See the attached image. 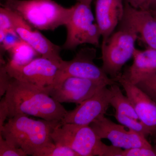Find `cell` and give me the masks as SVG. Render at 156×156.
<instances>
[{"label": "cell", "mask_w": 156, "mask_h": 156, "mask_svg": "<svg viewBox=\"0 0 156 156\" xmlns=\"http://www.w3.org/2000/svg\"><path fill=\"white\" fill-rule=\"evenodd\" d=\"M148 10H156V0H149Z\"/></svg>", "instance_id": "obj_29"}, {"label": "cell", "mask_w": 156, "mask_h": 156, "mask_svg": "<svg viewBox=\"0 0 156 156\" xmlns=\"http://www.w3.org/2000/svg\"><path fill=\"white\" fill-rule=\"evenodd\" d=\"M53 142L79 156H122V150L105 144L90 126L59 123L51 134Z\"/></svg>", "instance_id": "obj_3"}, {"label": "cell", "mask_w": 156, "mask_h": 156, "mask_svg": "<svg viewBox=\"0 0 156 156\" xmlns=\"http://www.w3.org/2000/svg\"><path fill=\"white\" fill-rule=\"evenodd\" d=\"M122 156H156V152L154 148H131L123 150Z\"/></svg>", "instance_id": "obj_24"}, {"label": "cell", "mask_w": 156, "mask_h": 156, "mask_svg": "<svg viewBox=\"0 0 156 156\" xmlns=\"http://www.w3.org/2000/svg\"><path fill=\"white\" fill-rule=\"evenodd\" d=\"M114 116L120 124L127 127L128 129H131L144 135L145 137L153 134L150 129L139 120L120 114L116 112H115Z\"/></svg>", "instance_id": "obj_19"}, {"label": "cell", "mask_w": 156, "mask_h": 156, "mask_svg": "<svg viewBox=\"0 0 156 156\" xmlns=\"http://www.w3.org/2000/svg\"><path fill=\"white\" fill-rule=\"evenodd\" d=\"M156 20V10H149Z\"/></svg>", "instance_id": "obj_31"}, {"label": "cell", "mask_w": 156, "mask_h": 156, "mask_svg": "<svg viewBox=\"0 0 156 156\" xmlns=\"http://www.w3.org/2000/svg\"><path fill=\"white\" fill-rule=\"evenodd\" d=\"M5 8L11 18L14 30L21 40L31 46L42 57L59 62H62L60 47L50 41L37 29H34L17 13Z\"/></svg>", "instance_id": "obj_11"}, {"label": "cell", "mask_w": 156, "mask_h": 156, "mask_svg": "<svg viewBox=\"0 0 156 156\" xmlns=\"http://www.w3.org/2000/svg\"><path fill=\"white\" fill-rule=\"evenodd\" d=\"M101 139H107L116 147L125 149L137 147L153 148L144 135L119 125L105 118L97 119L90 125Z\"/></svg>", "instance_id": "obj_10"}, {"label": "cell", "mask_w": 156, "mask_h": 156, "mask_svg": "<svg viewBox=\"0 0 156 156\" xmlns=\"http://www.w3.org/2000/svg\"><path fill=\"white\" fill-rule=\"evenodd\" d=\"M9 116L8 107L3 98L0 102V129L5 125V122L7 118H9Z\"/></svg>", "instance_id": "obj_28"}, {"label": "cell", "mask_w": 156, "mask_h": 156, "mask_svg": "<svg viewBox=\"0 0 156 156\" xmlns=\"http://www.w3.org/2000/svg\"><path fill=\"white\" fill-rule=\"evenodd\" d=\"M34 156H79L67 147L56 144L53 141L39 150Z\"/></svg>", "instance_id": "obj_20"}, {"label": "cell", "mask_w": 156, "mask_h": 156, "mask_svg": "<svg viewBox=\"0 0 156 156\" xmlns=\"http://www.w3.org/2000/svg\"><path fill=\"white\" fill-rule=\"evenodd\" d=\"M125 5L122 0H96L95 17L102 42L107 41L115 28L122 21Z\"/></svg>", "instance_id": "obj_15"}, {"label": "cell", "mask_w": 156, "mask_h": 156, "mask_svg": "<svg viewBox=\"0 0 156 156\" xmlns=\"http://www.w3.org/2000/svg\"><path fill=\"white\" fill-rule=\"evenodd\" d=\"M8 52L11 56L10 61L19 65L27 64L40 55L31 46L21 39Z\"/></svg>", "instance_id": "obj_18"}, {"label": "cell", "mask_w": 156, "mask_h": 156, "mask_svg": "<svg viewBox=\"0 0 156 156\" xmlns=\"http://www.w3.org/2000/svg\"><path fill=\"white\" fill-rule=\"evenodd\" d=\"M138 37L134 30L120 27L107 41L102 42L101 68L111 78L115 80L120 74L123 66L133 56L135 42Z\"/></svg>", "instance_id": "obj_5"}, {"label": "cell", "mask_w": 156, "mask_h": 156, "mask_svg": "<svg viewBox=\"0 0 156 156\" xmlns=\"http://www.w3.org/2000/svg\"><path fill=\"white\" fill-rule=\"evenodd\" d=\"M71 15L65 26L67 37L62 48L73 50L79 45L88 44L98 47L101 35L90 6L78 2L72 6Z\"/></svg>", "instance_id": "obj_6"}, {"label": "cell", "mask_w": 156, "mask_h": 156, "mask_svg": "<svg viewBox=\"0 0 156 156\" xmlns=\"http://www.w3.org/2000/svg\"><path fill=\"white\" fill-rule=\"evenodd\" d=\"M133 64L124 75L132 83L136 84L148 75L156 71V50L147 48L140 50L135 48Z\"/></svg>", "instance_id": "obj_16"}, {"label": "cell", "mask_w": 156, "mask_h": 156, "mask_svg": "<svg viewBox=\"0 0 156 156\" xmlns=\"http://www.w3.org/2000/svg\"><path fill=\"white\" fill-rule=\"evenodd\" d=\"M111 92L110 105L115 110V112L120 114L139 120L138 116L131 101L122 92L117 83L111 85L109 88Z\"/></svg>", "instance_id": "obj_17"}, {"label": "cell", "mask_w": 156, "mask_h": 156, "mask_svg": "<svg viewBox=\"0 0 156 156\" xmlns=\"http://www.w3.org/2000/svg\"><path fill=\"white\" fill-rule=\"evenodd\" d=\"M131 7L137 9L148 10L149 0H125Z\"/></svg>", "instance_id": "obj_27"}, {"label": "cell", "mask_w": 156, "mask_h": 156, "mask_svg": "<svg viewBox=\"0 0 156 156\" xmlns=\"http://www.w3.org/2000/svg\"><path fill=\"white\" fill-rule=\"evenodd\" d=\"M2 7L19 14L34 28L52 30L65 25L69 20L72 7L66 8L53 0H2Z\"/></svg>", "instance_id": "obj_4"}, {"label": "cell", "mask_w": 156, "mask_h": 156, "mask_svg": "<svg viewBox=\"0 0 156 156\" xmlns=\"http://www.w3.org/2000/svg\"><path fill=\"white\" fill-rule=\"evenodd\" d=\"M107 86L109 85L103 81L69 76L53 86L48 94L59 103L78 105Z\"/></svg>", "instance_id": "obj_9"}, {"label": "cell", "mask_w": 156, "mask_h": 156, "mask_svg": "<svg viewBox=\"0 0 156 156\" xmlns=\"http://www.w3.org/2000/svg\"><path fill=\"white\" fill-rule=\"evenodd\" d=\"M61 63L41 56L24 65L9 61L5 67L11 77L38 87L48 94L54 85Z\"/></svg>", "instance_id": "obj_7"}, {"label": "cell", "mask_w": 156, "mask_h": 156, "mask_svg": "<svg viewBox=\"0 0 156 156\" xmlns=\"http://www.w3.org/2000/svg\"><path fill=\"white\" fill-rule=\"evenodd\" d=\"M115 80L125 89L140 121L152 133L156 131V103L124 75H119Z\"/></svg>", "instance_id": "obj_14"}, {"label": "cell", "mask_w": 156, "mask_h": 156, "mask_svg": "<svg viewBox=\"0 0 156 156\" xmlns=\"http://www.w3.org/2000/svg\"><path fill=\"white\" fill-rule=\"evenodd\" d=\"M120 25L134 30L148 48L156 50V20L149 10L134 9L125 2Z\"/></svg>", "instance_id": "obj_13"}, {"label": "cell", "mask_w": 156, "mask_h": 156, "mask_svg": "<svg viewBox=\"0 0 156 156\" xmlns=\"http://www.w3.org/2000/svg\"><path fill=\"white\" fill-rule=\"evenodd\" d=\"M3 98L9 110V118L23 114L47 121H61L67 112L45 90L12 77Z\"/></svg>", "instance_id": "obj_1"}, {"label": "cell", "mask_w": 156, "mask_h": 156, "mask_svg": "<svg viewBox=\"0 0 156 156\" xmlns=\"http://www.w3.org/2000/svg\"><path fill=\"white\" fill-rule=\"evenodd\" d=\"M27 155L22 149L4 138L0 134V156H25Z\"/></svg>", "instance_id": "obj_22"}, {"label": "cell", "mask_w": 156, "mask_h": 156, "mask_svg": "<svg viewBox=\"0 0 156 156\" xmlns=\"http://www.w3.org/2000/svg\"><path fill=\"white\" fill-rule=\"evenodd\" d=\"M5 63L1 64L0 68V96L5 94L11 83V77L9 75L5 67Z\"/></svg>", "instance_id": "obj_26"}, {"label": "cell", "mask_w": 156, "mask_h": 156, "mask_svg": "<svg viewBox=\"0 0 156 156\" xmlns=\"http://www.w3.org/2000/svg\"><path fill=\"white\" fill-rule=\"evenodd\" d=\"M14 31L12 22L5 7L0 9V41L3 40L6 33Z\"/></svg>", "instance_id": "obj_23"}, {"label": "cell", "mask_w": 156, "mask_h": 156, "mask_svg": "<svg viewBox=\"0 0 156 156\" xmlns=\"http://www.w3.org/2000/svg\"><path fill=\"white\" fill-rule=\"evenodd\" d=\"M93 0H77L79 2L83 3V4H86L88 5H91V3Z\"/></svg>", "instance_id": "obj_30"}, {"label": "cell", "mask_w": 156, "mask_h": 156, "mask_svg": "<svg viewBox=\"0 0 156 156\" xmlns=\"http://www.w3.org/2000/svg\"><path fill=\"white\" fill-rule=\"evenodd\" d=\"M154 150H155V151H156V147H155L154 148Z\"/></svg>", "instance_id": "obj_32"}, {"label": "cell", "mask_w": 156, "mask_h": 156, "mask_svg": "<svg viewBox=\"0 0 156 156\" xmlns=\"http://www.w3.org/2000/svg\"><path fill=\"white\" fill-rule=\"evenodd\" d=\"M21 39L14 31L8 32L1 41V47L5 51H8Z\"/></svg>", "instance_id": "obj_25"}, {"label": "cell", "mask_w": 156, "mask_h": 156, "mask_svg": "<svg viewBox=\"0 0 156 156\" xmlns=\"http://www.w3.org/2000/svg\"><path fill=\"white\" fill-rule=\"evenodd\" d=\"M135 85L156 103V71L148 75Z\"/></svg>", "instance_id": "obj_21"}, {"label": "cell", "mask_w": 156, "mask_h": 156, "mask_svg": "<svg viewBox=\"0 0 156 156\" xmlns=\"http://www.w3.org/2000/svg\"><path fill=\"white\" fill-rule=\"evenodd\" d=\"M61 121L36 120L23 114L9 118L0 134L25 152L34 155L42 147L53 142L51 134Z\"/></svg>", "instance_id": "obj_2"}, {"label": "cell", "mask_w": 156, "mask_h": 156, "mask_svg": "<svg viewBox=\"0 0 156 156\" xmlns=\"http://www.w3.org/2000/svg\"><path fill=\"white\" fill-rule=\"evenodd\" d=\"M111 92L106 87L67 112L62 123L90 126L95 120L105 116L110 105Z\"/></svg>", "instance_id": "obj_12"}, {"label": "cell", "mask_w": 156, "mask_h": 156, "mask_svg": "<svg viewBox=\"0 0 156 156\" xmlns=\"http://www.w3.org/2000/svg\"><path fill=\"white\" fill-rule=\"evenodd\" d=\"M96 56V49L85 48L79 50L72 60H62L53 87L69 76L103 81L110 86L116 83L115 79L109 78L101 67H98L94 63Z\"/></svg>", "instance_id": "obj_8"}]
</instances>
